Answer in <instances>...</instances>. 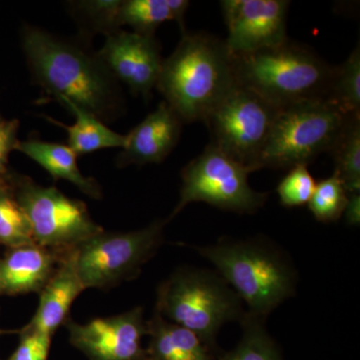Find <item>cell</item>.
Masks as SVG:
<instances>
[{
    "instance_id": "cell-10",
    "label": "cell",
    "mask_w": 360,
    "mask_h": 360,
    "mask_svg": "<svg viewBox=\"0 0 360 360\" xmlns=\"http://www.w3.org/2000/svg\"><path fill=\"white\" fill-rule=\"evenodd\" d=\"M279 110L238 84L203 120L210 130V144L251 172H257L260 155Z\"/></svg>"
},
{
    "instance_id": "cell-13",
    "label": "cell",
    "mask_w": 360,
    "mask_h": 360,
    "mask_svg": "<svg viewBox=\"0 0 360 360\" xmlns=\"http://www.w3.org/2000/svg\"><path fill=\"white\" fill-rule=\"evenodd\" d=\"M97 58L116 80L131 92L148 97L158 84L163 59L155 37L125 32L120 28L106 37Z\"/></svg>"
},
{
    "instance_id": "cell-22",
    "label": "cell",
    "mask_w": 360,
    "mask_h": 360,
    "mask_svg": "<svg viewBox=\"0 0 360 360\" xmlns=\"http://www.w3.org/2000/svg\"><path fill=\"white\" fill-rule=\"evenodd\" d=\"M240 324L243 336L238 345L219 360H283L267 331L266 319L246 312Z\"/></svg>"
},
{
    "instance_id": "cell-32",
    "label": "cell",
    "mask_w": 360,
    "mask_h": 360,
    "mask_svg": "<svg viewBox=\"0 0 360 360\" xmlns=\"http://www.w3.org/2000/svg\"><path fill=\"white\" fill-rule=\"evenodd\" d=\"M7 333H9V331L2 330V329H0V335H6Z\"/></svg>"
},
{
    "instance_id": "cell-12",
    "label": "cell",
    "mask_w": 360,
    "mask_h": 360,
    "mask_svg": "<svg viewBox=\"0 0 360 360\" xmlns=\"http://www.w3.org/2000/svg\"><path fill=\"white\" fill-rule=\"evenodd\" d=\"M286 0H222L227 27L224 40L231 56L251 53L288 41Z\"/></svg>"
},
{
    "instance_id": "cell-4",
    "label": "cell",
    "mask_w": 360,
    "mask_h": 360,
    "mask_svg": "<svg viewBox=\"0 0 360 360\" xmlns=\"http://www.w3.org/2000/svg\"><path fill=\"white\" fill-rule=\"evenodd\" d=\"M234 77L278 108L312 99H326L335 66L309 47L290 41L277 46L231 56Z\"/></svg>"
},
{
    "instance_id": "cell-33",
    "label": "cell",
    "mask_w": 360,
    "mask_h": 360,
    "mask_svg": "<svg viewBox=\"0 0 360 360\" xmlns=\"http://www.w3.org/2000/svg\"><path fill=\"white\" fill-rule=\"evenodd\" d=\"M1 120H2V118H1V117H0V122H1Z\"/></svg>"
},
{
    "instance_id": "cell-2",
    "label": "cell",
    "mask_w": 360,
    "mask_h": 360,
    "mask_svg": "<svg viewBox=\"0 0 360 360\" xmlns=\"http://www.w3.org/2000/svg\"><path fill=\"white\" fill-rule=\"evenodd\" d=\"M236 85L224 40L186 32L163 60L156 89L182 123H191L203 122Z\"/></svg>"
},
{
    "instance_id": "cell-18",
    "label": "cell",
    "mask_w": 360,
    "mask_h": 360,
    "mask_svg": "<svg viewBox=\"0 0 360 360\" xmlns=\"http://www.w3.org/2000/svg\"><path fill=\"white\" fill-rule=\"evenodd\" d=\"M15 150L32 158L44 167L54 180H66L75 184L80 191L90 198L99 200L103 191L96 179L84 176L77 167V155L68 146L28 139L18 141Z\"/></svg>"
},
{
    "instance_id": "cell-7",
    "label": "cell",
    "mask_w": 360,
    "mask_h": 360,
    "mask_svg": "<svg viewBox=\"0 0 360 360\" xmlns=\"http://www.w3.org/2000/svg\"><path fill=\"white\" fill-rule=\"evenodd\" d=\"M7 184L32 226L34 243L63 253L104 229L84 201L73 200L56 187H45L25 175L9 174Z\"/></svg>"
},
{
    "instance_id": "cell-1",
    "label": "cell",
    "mask_w": 360,
    "mask_h": 360,
    "mask_svg": "<svg viewBox=\"0 0 360 360\" xmlns=\"http://www.w3.org/2000/svg\"><path fill=\"white\" fill-rule=\"evenodd\" d=\"M22 49L34 82L54 99L66 98L103 122L122 110L117 80L96 53L26 25Z\"/></svg>"
},
{
    "instance_id": "cell-34",
    "label": "cell",
    "mask_w": 360,
    "mask_h": 360,
    "mask_svg": "<svg viewBox=\"0 0 360 360\" xmlns=\"http://www.w3.org/2000/svg\"></svg>"
},
{
    "instance_id": "cell-9",
    "label": "cell",
    "mask_w": 360,
    "mask_h": 360,
    "mask_svg": "<svg viewBox=\"0 0 360 360\" xmlns=\"http://www.w3.org/2000/svg\"><path fill=\"white\" fill-rule=\"evenodd\" d=\"M167 220L129 232L101 231L75 248L78 276L85 290L108 288L139 276L163 241Z\"/></svg>"
},
{
    "instance_id": "cell-11",
    "label": "cell",
    "mask_w": 360,
    "mask_h": 360,
    "mask_svg": "<svg viewBox=\"0 0 360 360\" xmlns=\"http://www.w3.org/2000/svg\"><path fill=\"white\" fill-rule=\"evenodd\" d=\"M65 326L71 345L89 360H149L142 347L148 326L141 307L84 324L68 317Z\"/></svg>"
},
{
    "instance_id": "cell-6",
    "label": "cell",
    "mask_w": 360,
    "mask_h": 360,
    "mask_svg": "<svg viewBox=\"0 0 360 360\" xmlns=\"http://www.w3.org/2000/svg\"><path fill=\"white\" fill-rule=\"evenodd\" d=\"M347 117L324 99L281 108L260 155L258 170L309 167L317 156L330 151Z\"/></svg>"
},
{
    "instance_id": "cell-17",
    "label": "cell",
    "mask_w": 360,
    "mask_h": 360,
    "mask_svg": "<svg viewBox=\"0 0 360 360\" xmlns=\"http://www.w3.org/2000/svg\"><path fill=\"white\" fill-rule=\"evenodd\" d=\"M146 326L150 338L146 349L149 360H219L212 345L193 331L167 321L155 309Z\"/></svg>"
},
{
    "instance_id": "cell-16",
    "label": "cell",
    "mask_w": 360,
    "mask_h": 360,
    "mask_svg": "<svg viewBox=\"0 0 360 360\" xmlns=\"http://www.w3.org/2000/svg\"><path fill=\"white\" fill-rule=\"evenodd\" d=\"M85 288L78 276L75 250L63 253L49 283L39 292V304L25 328L53 335L68 319L71 305Z\"/></svg>"
},
{
    "instance_id": "cell-30",
    "label": "cell",
    "mask_w": 360,
    "mask_h": 360,
    "mask_svg": "<svg viewBox=\"0 0 360 360\" xmlns=\"http://www.w3.org/2000/svg\"><path fill=\"white\" fill-rule=\"evenodd\" d=\"M172 20L179 23L182 34L186 33V13L191 2L187 0H165Z\"/></svg>"
},
{
    "instance_id": "cell-29",
    "label": "cell",
    "mask_w": 360,
    "mask_h": 360,
    "mask_svg": "<svg viewBox=\"0 0 360 360\" xmlns=\"http://www.w3.org/2000/svg\"><path fill=\"white\" fill-rule=\"evenodd\" d=\"M20 122L18 120L0 122V186H6L9 174L7 163L11 151L20 141L18 139Z\"/></svg>"
},
{
    "instance_id": "cell-24",
    "label": "cell",
    "mask_w": 360,
    "mask_h": 360,
    "mask_svg": "<svg viewBox=\"0 0 360 360\" xmlns=\"http://www.w3.org/2000/svg\"><path fill=\"white\" fill-rule=\"evenodd\" d=\"M32 226L8 184L0 186V245L7 248L32 245Z\"/></svg>"
},
{
    "instance_id": "cell-25",
    "label": "cell",
    "mask_w": 360,
    "mask_h": 360,
    "mask_svg": "<svg viewBox=\"0 0 360 360\" xmlns=\"http://www.w3.org/2000/svg\"><path fill=\"white\" fill-rule=\"evenodd\" d=\"M347 193L338 175L316 182L309 207L317 221L331 224L341 219L347 205Z\"/></svg>"
},
{
    "instance_id": "cell-15",
    "label": "cell",
    "mask_w": 360,
    "mask_h": 360,
    "mask_svg": "<svg viewBox=\"0 0 360 360\" xmlns=\"http://www.w3.org/2000/svg\"><path fill=\"white\" fill-rule=\"evenodd\" d=\"M63 253L37 243L8 248L0 258V295L39 293L56 271Z\"/></svg>"
},
{
    "instance_id": "cell-27",
    "label": "cell",
    "mask_w": 360,
    "mask_h": 360,
    "mask_svg": "<svg viewBox=\"0 0 360 360\" xmlns=\"http://www.w3.org/2000/svg\"><path fill=\"white\" fill-rule=\"evenodd\" d=\"M316 186L307 165H296L277 186L276 193L284 207H300L309 205Z\"/></svg>"
},
{
    "instance_id": "cell-8",
    "label": "cell",
    "mask_w": 360,
    "mask_h": 360,
    "mask_svg": "<svg viewBox=\"0 0 360 360\" xmlns=\"http://www.w3.org/2000/svg\"><path fill=\"white\" fill-rule=\"evenodd\" d=\"M250 168L229 158L212 144L181 170L179 200L167 221L193 202H205L219 210L252 214L269 200L248 184Z\"/></svg>"
},
{
    "instance_id": "cell-20",
    "label": "cell",
    "mask_w": 360,
    "mask_h": 360,
    "mask_svg": "<svg viewBox=\"0 0 360 360\" xmlns=\"http://www.w3.org/2000/svg\"><path fill=\"white\" fill-rule=\"evenodd\" d=\"M329 153L347 194L360 193V115L347 116Z\"/></svg>"
},
{
    "instance_id": "cell-31",
    "label": "cell",
    "mask_w": 360,
    "mask_h": 360,
    "mask_svg": "<svg viewBox=\"0 0 360 360\" xmlns=\"http://www.w3.org/2000/svg\"><path fill=\"white\" fill-rule=\"evenodd\" d=\"M345 221L350 226H359L360 224V193L347 194V205L345 212Z\"/></svg>"
},
{
    "instance_id": "cell-23",
    "label": "cell",
    "mask_w": 360,
    "mask_h": 360,
    "mask_svg": "<svg viewBox=\"0 0 360 360\" xmlns=\"http://www.w3.org/2000/svg\"><path fill=\"white\" fill-rule=\"evenodd\" d=\"M172 20L165 0H122L118 11L120 27L129 25L137 34L155 37L165 21Z\"/></svg>"
},
{
    "instance_id": "cell-3",
    "label": "cell",
    "mask_w": 360,
    "mask_h": 360,
    "mask_svg": "<svg viewBox=\"0 0 360 360\" xmlns=\"http://www.w3.org/2000/svg\"><path fill=\"white\" fill-rule=\"evenodd\" d=\"M195 250L245 303L248 314L266 319L295 295L298 276L292 260L267 238H222Z\"/></svg>"
},
{
    "instance_id": "cell-28",
    "label": "cell",
    "mask_w": 360,
    "mask_h": 360,
    "mask_svg": "<svg viewBox=\"0 0 360 360\" xmlns=\"http://www.w3.org/2000/svg\"><path fill=\"white\" fill-rule=\"evenodd\" d=\"M20 335V345L9 360H47L52 336L25 326Z\"/></svg>"
},
{
    "instance_id": "cell-21",
    "label": "cell",
    "mask_w": 360,
    "mask_h": 360,
    "mask_svg": "<svg viewBox=\"0 0 360 360\" xmlns=\"http://www.w3.org/2000/svg\"><path fill=\"white\" fill-rule=\"evenodd\" d=\"M324 101L335 106L342 115H360L359 44L342 65L335 66Z\"/></svg>"
},
{
    "instance_id": "cell-5",
    "label": "cell",
    "mask_w": 360,
    "mask_h": 360,
    "mask_svg": "<svg viewBox=\"0 0 360 360\" xmlns=\"http://www.w3.org/2000/svg\"><path fill=\"white\" fill-rule=\"evenodd\" d=\"M155 310L210 345L229 322L243 321V300L217 271L186 267L158 286Z\"/></svg>"
},
{
    "instance_id": "cell-26",
    "label": "cell",
    "mask_w": 360,
    "mask_h": 360,
    "mask_svg": "<svg viewBox=\"0 0 360 360\" xmlns=\"http://www.w3.org/2000/svg\"><path fill=\"white\" fill-rule=\"evenodd\" d=\"M122 0H84L70 2L73 13L87 30L108 37L120 30L118 11Z\"/></svg>"
},
{
    "instance_id": "cell-19",
    "label": "cell",
    "mask_w": 360,
    "mask_h": 360,
    "mask_svg": "<svg viewBox=\"0 0 360 360\" xmlns=\"http://www.w3.org/2000/svg\"><path fill=\"white\" fill-rule=\"evenodd\" d=\"M58 101L75 116V122L72 125H65L51 117H46V120L68 131V146L77 156L104 148H124L127 135L113 131L97 116L82 110L68 99L59 98Z\"/></svg>"
},
{
    "instance_id": "cell-14",
    "label": "cell",
    "mask_w": 360,
    "mask_h": 360,
    "mask_svg": "<svg viewBox=\"0 0 360 360\" xmlns=\"http://www.w3.org/2000/svg\"><path fill=\"white\" fill-rule=\"evenodd\" d=\"M182 122L165 101L127 134V144L116 165H143L162 162L179 143Z\"/></svg>"
}]
</instances>
